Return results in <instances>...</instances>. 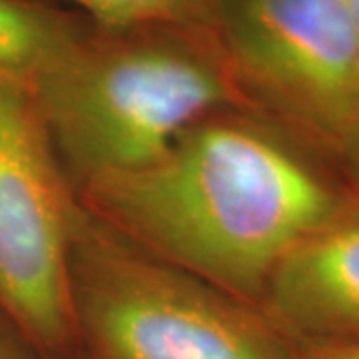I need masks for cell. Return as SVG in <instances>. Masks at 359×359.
Returning <instances> with one entry per match:
<instances>
[{
    "instance_id": "cell-12",
    "label": "cell",
    "mask_w": 359,
    "mask_h": 359,
    "mask_svg": "<svg viewBox=\"0 0 359 359\" xmlns=\"http://www.w3.org/2000/svg\"><path fill=\"white\" fill-rule=\"evenodd\" d=\"M344 4H346V8L351 14V18H353V22L358 26L359 30V0H341Z\"/></svg>"
},
{
    "instance_id": "cell-13",
    "label": "cell",
    "mask_w": 359,
    "mask_h": 359,
    "mask_svg": "<svg viewBox=\"0 0 359 359\" xmlns=\"http://www.w3.org/2000/svg\"><path fill=\"white\" fill-rule=\"evenodd\" d=\"M62 359H90V358H86L84 353H80V355H72V358H62Z\"/></svg>"
},
{
    "instance_id": "cell-10",
    "label": "cell",
    "mask_w": 359,
    "mask_h": 359,
    "mask_svg": "<svg viewBox=\"0 0 359 359\" xmlns=\"http://www.w3.org/2000/svg\"><path fill=\"white\" fill-rule=\"evenodd\" d=\"M297 359H359V346H297Z\"/></svg>"
},
{
    "instance_id": "cell-9",
    "label": "cell",
    "mask_w": 359,
    "mask_h": 359,
    "mask_svg": "<svg viewBox=\"0 0 359 359\" xmlns=\"http://www.w3.org/2000/svg\"><path fill=\"white\" fill-rule=\"evenodd\" d=\"M0 359H48L0 311Z\"/></svg>"
},
{
    "instance_id": "cell-6",
    "label": "cell",
    "mask_w": 359,
    "mask_h": 359,
    "mask_svg": "<svg viewBox=\"0 0 359 359\" xmlns=\"http://www.w3.org/2000/svg\"><path fill=\"white\" fill-rule=\"evenodd\" d=\"M257 308L297 346H359V190L278 264Z\"/></svg>"
},
{
    "instance_id": "cell-3",
    "label": "cell",
    "mask_w": 359,
    "mask_h": 359,
    "mask_svg": "<svg viewBox=\"0 0 359 359\" xmlns=\"http://www.w3.org/2000/svg\"><path fill=\"white\" fill-rule=\"evenodd\" d=\"M68 278L90 359H297L257 306L132 244L82 204Z\"/></svg>"
},
{
    "instance_id": "cell-1",
    "label": "cell",
    "mask_w": 359,
    "mask_h": 359,
    "mask_svg": "<svg viewBox=\"0 0 359 359\" xmlns=\"http://www.w3.org/2000/svg\"><path fill=\"white\" fill-rule=\"evenodd\" d=\"M295 142L252 110H222L76 198L132 244L259 306L278 264L347 196Z\"/></svg>"
},
{
    "instance_id": "cell-8",
    "label": "cell",
    "mask_w": 359,
    "mask_h": 359,
    "mask_svg": "<svg viewBox=\"0 0 359 359\" xmlns=\"http://www.w3.org/2000/svg\"><path fill=\"white\" fill-rule=\"evenodd\" d=\"M86 14L96 30L200 28L212 30L216 0H60Z\"/></svg>"
},
{
    "instance_id": "cell-5",
    "label": "cell",
    "mask_w": 359,
    "mask_h": 359,
    "mask_svg": "<svg viewBox=\"0 0 359 359\" xmlns=\"http://www.w3.org/2000/svg\"><path fill=\"white\" fill-rule=\"evenodd\" d=\"M78 205L32 92L0 74V311L48 359L82 353L68 278Z\"/></svg>"
},
{
    "instance_id": "cell-4",
    "label": "cell",
    "mask_w": 359,
    "mask_h": 359,
    "mask_svg": "<svg viewBox=\"0 0 359 359\" xmlns=\"http://www.w3.org/2000/svg\"><path fill=\"white\" fill-rule=\"evenodd\" d=\"M212 32L252 112L341 158L359 126V30L341 0H216Z\"/></svg>"
},
{
    "instance_id": "cell-2",
    "label": "cell",
    "mask_w": 359,
    "mask_h": 359,
    "mask_svg": "<svg viewBox=\"0 0 359 359\" xmlns=\"http://www.w3.org/2000/svg\"><path fill=\"white\" fill-rule=\"evenodd\" d=\"M28 88L74 192L152 164L205 116L250 110L200 28L84 26Z\"/></svg>"
},
{
    "instance_id": "cell-11",
    "label": "cell",
    "mask_w": 359,
    "mask_h": 359,
    "mask_svg": "<svg viewBox=\"0 0 359 359\" xmlns=\"http://www.w3.org/2000/svg\"><path fill=\"white\" fill-rule=\"evenodd\" d=\"M341 160H346L347 166L353 170V174L358 176L359 180V126L355 130V134L351 136V140L347 144V148L341 154Z\"/></svg>"
},
{
    "instance_id": "cell-7",
    "label": "cell",
    "mask_w": 359,
    "mask_h": 359,
    "mask_svg": "<svg viewBox=\"0 0 359 359\" xmlns=\"http://www.w3.org/2000/svg\"><path fill=\"white\" fill-rule=\"evenodd\" d=\"M82 30L40 0H0V74L30 86Z\"/></svg>"
}]
</instances>
